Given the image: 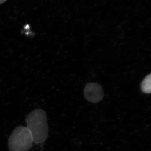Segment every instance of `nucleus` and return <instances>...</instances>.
<instances>
[{
  "label": "nucleus",
  "mask_w": 151,
  "mask_h": 151,
  "mask_svg": "<svg viewBox=\"0 0 151 151\" xmlns=\"http://www.w3.org/2000/svg\"><path fill=\"white\" fill-rule=\"evenodd\" d=\"M86 100L92 103H97L103 99L104 92L102 86L95 83L87 84L84 89Z\"/></svg>",
  "instance_id": "7ed1b4c3"
},
{
  "label": "nucleus",
  "mask_w": 151,
  "mask_h": 151,
  "mask_svg": "<svg viewBox=\"0 0 151 151\" xmlns=\"http://www.w3.org/2000/svg\"><path fill=\"white\" fill-rule=\"evenodd\" d=\"M26 122L33 142L42 143L46 140L48 137V127L45 111L42 109L32 111L27 117Z\"/></svg>",
  "instance_id": "f257e3e1"
},
{
  "label": "nucleus",
  "mask_w": 151,
  "mask_h": 151,
  "mask_svg": "<svg viewBox=\"0 0 151 151\" xmlns=\"http://www.w3.org/2000/svg\"><path fill=\"white\" fill-rule=\"evenodd\" d=\"M7 0H0V4H2V3H4Z\"/></svg>",
  "instance_id": "39448f33"
},
{
  "label": "nucleus",
  "mask_w": 151,
  "mask_h": 151,
  "mask_svg": "<svg viewBox=\"0 0 151 151\" xmlns=\"http://www.w3.org/2000/svg\"><path fill=\"white\" fill-rule=\"evenodd\" d=\"M33 140L27 127L19 126L13 131L8 140L9 151H28Z\"/></svg>",
  "instance_id": "f03ea898"
},
{
  "label": "nucleus",
  "mask_w": 151,
  "mask_h": 151,
  "mask_svg": "<svg viewBox=\"0 0 151 151\" xmlns=\"http://www.w3.org/2000/svg\"><path fill=\"white\" fill-rule=\"evenodd\" d=\"M151 74L147 76L141 83V89L144 93L150 94L151 92Z\"/></svg>",
  "instance_id": "20e7f679"
}]
</instances>
